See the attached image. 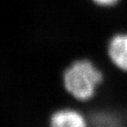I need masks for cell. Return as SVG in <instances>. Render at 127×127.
I'll use <instances>...</instances> for the list:
<instances>
[{
  "label": "cell",
  "mask_w": 127,
  "mask_h": 127,
  "mask_svg": "<svg viewBox=\"0 0 127 127\" xmlns=\"http://www.w3.org/2000/svg\"><path fill=\"white\" fill-rule=\"evenodd\" d=\"M65 90L78 101L92 99L99 85L103 80L101 71L87 59L73 62L64 72Z\"/></svg>",
  "instance_id": "6da1fadb"
},
{
  "label": "cell",
  "mask_w": 127,
  "mask_h": 127,
  "mask_svg": "<svg viewBox=\"0 0 127 127\" xmlns=\"http://www.w3.org/2000/svg\"><path fill=\"white\" fill-rule=\"evenodd\" d=\"M108 55L116 67L127 71V34H118L111 38L108 45Z\"/></svg>",
  "instance_id": "7a4b0ae2"
},
{
  "label": "cell",
  "mask_w": 127,
  "mask_h": 127,
  "mask_svg": "<svg viewBox=\"0 0 127 127\" xmlns=\"http://www.w3.org/2000/svg\"><path fill=\"white\" fill-rule=\"evenodd\" d=\"M50 125L54 127H84L87 125V119L75 109H62L51 115Z\"/></svg>",
  "instance_id": "3957f363"
},
{
  "label": "cell",
  "mask_w": 127,
  "mask_h": 127,
  "mask_svg": "<svg viewBox=\"0 0 127 127\" xmlns=\"http://www.w3.org/2000/svg\"><path fill=\"white\" fill-rule=\"evenodd\" d=\"M95 4L99 6L103 7H109V6H113L119 2V0H92Z\"/></svg>",
  "instance_id": "277c9868"
}]
</instances>
